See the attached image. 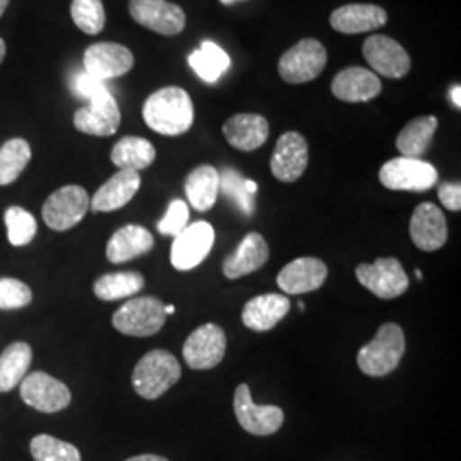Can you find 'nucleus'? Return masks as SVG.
Instances as JSON below:
<instances>
[{
    "label": "nucleus",
    "mask_w": 461,
    "mask_h": 461,
    "mask_svg": "<svg viewBox=\"0 0 461 461\" xmlns=\"http://www.w3.org/2000/svg\"><path fill=\"white\" fill-rule=\"evenodd\" d=\"M144 122L154 132L176 137L194 125V103L182 87H163L149 96L142 110Z\"/></svg>",
    "instance_id": "f257e3e1"
},
{
    "label": "nucleus",
    "mask_w": 461,
    "mask_h": 461,
    "mask_svg": "<svg viewBox=\"0 0 461 461\" xmlns=\"http://www.w3.org/2000/svg\"><path fill=\"white\" fill-rule=\"evenodd\" d=\"M182 378L178 359L163 348L148 352L133 369L132 384L135 393L146 400H158Z\"/></svg>",
    "instance_id": "f03ea898"
},
{
    "label": "nucleus",
    "mask_w": 461,
    "mask_h": 461,
    "mask_svg": "<svg viewBox=\"0 0 461 461\" xmlns=\"http://www.w3.org/2000/svg\"><path fill=\"white\" fill-rule=\"evenodd\" d=\"M405 352L403 330L384 323L376 337L357 352V366L366 376L381 378L393 373Z\"/></svg>",
    "instance_id": "7ed1b4c3"
},
{
    "label": "nucleus",
    "mask_w": 461,
    "mask_h": 461,
    "mask_svg": "<svg viewBox=\"0 0 461 461\" xmlns=\"http://www.w3.org/2000/svg\"><path fill=\"white\" fill-rule=\"evenodd\" d=\"M165 304L158 297H135L116 310L112 323L120 333L131 337L156 335L166 323Z\"/></svg>",
    "instance_id": "20e7f679"
},
{
    "label": "nucleus",
    "mask_w": 461,
    "mask_h": 461,
    "mask_svg": "<svg viewBox=\"0 0 461 461\" xmlns=\"http://www.w3.org/2000/svg\"><path fill=\"white\" fill-rule=\"evenodd\" d=\"M438 169L413 158H395L381 166L379 182L395 192H428L438 183Z\"/></svg>",
    "instance_id": "39448f33"
},
{
    "label": "nucleus",
    "mask_w": 461,
    "mask_h": 461,
    "mask_svg": "<svg viewBox=\"0 0 461 461\" xmlns=\"http://www.w3.org/2000/svg\"><path fill=\"white\" fill-rule=\"evenodd\" d=\"M327 60L325 47L318 40L304 38L280 57V77L287 84L310 83L323 72Z\"/></svg>",
    "instance_id": "423d86ee"
},
{
    "label": "nucleus",
    "mask_w": 461,
    "mask_h": 461,
    "mask_svg": "<svg viewBox=\"0 0 461 461\" xmlns=\"http://www.w3.org/2000/svg\"><path fill=\"white\" fill-rule=\"evenodd\" d=\"M89 195L83 186L67 185L53 192L43 205V221L53 230H67L77 226L89 211Z\"/></svg>",
    "instance_id": "0eeeda50"
},
{
    "label": "nucleus",
    "mask_w": 461,
    "mask_h": 461,
    "mask_svg": "<svg viewBox=\"0 0 461 461\" xmlns=\"http://www.w3.org/2000/svg\"><path fill=\"white\" fill-rule=\"evenodd\" d=\"M356 277L379 299H395L409 289V276L396 258H378L375 264H361Z\"/></svg>",
    "instance_id": "6e6552de"
},
{
    "label": "nucleus",
    "mask_w": 461,
    "mask_h": 461,
    "mask_svg": "<svg viewBox=\"0 0 461 461\" xmlns=\"http://www.w3.org/2000/svg\"><path fill=\"white\" fill-rule=\"evenodd\" d=\"M226 333L215 323H205L190 333L183 346V359L188 367L205 371L224 359Z\"/></svg>",
    "instance_id": "1a4fd4ad"
},
{
    "label": "nucleus",
    "mask_w": 461,
    "mask_h": 461,
    "mask_svg": "<svg viewBox=\"0 0 461 461\" xmlns=\"http://www.w3.org/2000/svg\"><path fill=\"white\" fill-rule=\"evenodd\" d=\"M21 398L38 412L55 413L70 405L72 395L62 381L43 371H34L21 381Z\"/></svg>",
    "instance_id": "9d476101"
},
{
    "label": "nucleus",
    "mask_w": 461,
    "mask_h": 461,
    "mask_svg": "<svg viewBox=\"0 0 461 461\" xmlns=\"http://www.w3.org/2000/svg\"><path fill=\"white\" fill-rule=\"evenodd\" d=\"M232 407L240 426L253 436L276 434L284 424L282 409L276 405H257L247 383L236 388Z\"/></svg>",
    "instance_id": "9b49d317"
},
{
    "label": "nucleus",
    "mask_w": 461,
    "mask_h": 461,
    "mask_svg": "<svg viewBox=\"0 0 461 461\" xmlns=\"http://www.w3.org/2000/svg\"><path fill=\"white\" fill-rule=\"evenodd\" d=\"M214 240V228L205 221L186 226L178 236H175L171 265L182 272L195 268L209 257Z\"/></svg>",
    "instance_id": "f8f14e48"
},
{
    "label": "nucleus",
    "mask_w": 461,
    "mask_h": 461,
    "mask_svg": "<svg viewBox=\"0 0 461 461\" xmlns=\"http://www.w3.org/2000/svg\"><path fill=\"white\" fill-rule=\"evenodd\" d=\"M363 55L366 62L373 67V70L388 79H400L407 76L412 67L407 50L396 40L384 34L369 36L364 41Z\"/></svg>",
    "instance_id": "ddd939ff"
},
{
    "label": "nucleus",
    "mask_w": 461,
    "mask_h": 461,
    "mask_svg": "<svg viewBox=\"0 0 461 461\" xmlns=\"http://www.w3.org/2000/svg\"><path fill=\"white\" fill-rule=\"evenodd\" d=\"M122 113L113 95L103 89L74 115V125L79 132L96 137H110L118 131Z\"/></svg>",
    "instance_id": "4468645a"
},
{
    "label": "nucleus",
    "mask_w": 461,
    "mask_h": 461,
    "mask_svg": "<svg viewBox=\"0 0 461 461\" xmlns=\"http://www.w3.org/2000/svg\"><path fill=\"white\" fill-rule=\"evenodd\" d=\"M131 16L154 33L175 36L185 30L186 17L182 7L167 0H131Z\"/></svg>",
    "instance_id": "2eb2a0df"
},
{
    "label": "nucleus",
    "mask_w": 461,
    "mask_h": 461,
    "mask_svg": "<svg viewBox=\"0 0 461 461\" xmlns=\"http://www.w3.org/2000/svg\"><path fill=\"white\" fill-rule=\"evenodd\" d=\"M308 167V142L297 132L280 135L272 159V175L284 183H294L304 175Z\"/></svg>",
    "instance_id": "dca6fc26"
},
{
    "label": "nucleus",
    "mask_w": 461,
    "mask_h": 461,
    "mask_svg": "<svg viewBox=\"0 0 461 461\" xmlns=\"http://www.w3.org/2000/svg\"><path fill=\"white\" fill-rule=\"evenodd\" d=\"M132 67V51L118 43H95L84 53V70L101 83L127 74Z\"/></svg>",
    "instance_id": "f3484780"
},
{
    "label": "nucleus",
    "mask_w": 461,
    "mask_h": 461,
    "mask_svg": "<svg viewBox=\"0 0 461 461\" xmlns=\"http://www.w3.org/2000/svg\"><path fill=\"white\" fill-rule=\"evenodd\" d=\"M329 268L318 258L304 257L285 265L277 276V285L291 296L313 293L327 280Z\"/></svg>",
    "instance_id": "a211bd4d"
},
{
    "label": "nucleus",
    "mask_w": 461,
    "mask_h": 461,
    "mask_svg": "<svg viewBox=\"0 0 461 461\" xmlns=\"http://www.w3.org/2000/svg\"><path fill=\"white\" fill-rule=\"evenodd\" d=\"M411 238L413 245L422 251H436L447 241V224L443 211L424 202L413 211L411 219Z\"/></svg>",
    "instance_id": "6ab92c4d"
},
{
    "label": "nucleus",
    "mask_w": 461,
    "mask_h": 461,
    "mask_svg": "<svg viewBox=\"0 0 461 461\" xmlns=\"http://www.w3.org/2000/svg\"><path fill=\"white\" fill-rule=\"evenodd\" d=\"M388 21L383 7L375 4H348L335 9L330 16V24L335 32L344 34H359L378 30Z\"/></svg>",
    "instance_id": "aec40b11"
},
{
    "label": "nucleus",
    "mask_w": 461,
    "mask_h": 461,
    "mask_svg": "<svg viewBox=\"0 0 461 461\" xmlns=\"http://www.w3.org/2000/svg\"><path fill=\"white\" fill-rule=\"evenodd\" d=\"M331 93L335 98L346 103H366L381 93V81L373 70L348 67L335 76Z\"/></svg>",
    "instance_id": "412c9836"
},
{
    "label": "nucleus",
    "mask_w": 461,
    "mask_h": 461,
    "mask_svg": "<svg viewBox=\"0 0 461 461\" xmlns=\"http://www.w3.org/2000/svg\"><path fill=\"white\" fill-rule=\"evenodd\" d=\"M268 255H270V249L264 236L260 232H249L241 240V243L234 249V253L224 260L222 272L228 279H241L245 276L260 270L267 264Z\"/></svg>",
    "instance_id": "4be33fe9"
},
{
    "label": "nucleus",
    "mask_w": 461,
    "mask_h": 461,
    "mask_svg": "<svg viewBox=\"0 0 461 461\" xmlns=\"http://www.w3.org/2000/svg\"><path fill=\"white\" fill-rule=\"evenodd\" d=\"M140 175L132 169H120L104 183L89 203L95 212H113L125 207L140 188Z\"/></svg>",
    "instance_id": "5701e85b"
},
{
    "label": "nucleus",
    "mask_w": 461,
    "mask_h": 461,
    "mask_svg": "<svg viewBox=\"0 0 461 461\" xmlns=\"http://www.w3.org/2000/svg\"><path fill=\"white\" fill-rule=\"evenodd\" d=\"M224 137L230 146L245 152L262 148L268 139V122L265 116L255 113H240L230 116L224 123Z\"/></svg>",
    "instance_id": "b1692460"
},
{
    "label": "nucleus",
    "mask_w": 461,
    "mask_h": 461,
    "mask_svg": "<svg viewBox=\"0 0 461 461\" xmlns=\"http://www.w3.org/2000/svg\"><path fill=\"white\" fill-rule=\"evenodd\" d=\"M289 310V297L282 294H262L248 301L243 308L241 320L247 329L253 331H268L285 318Z\"/></svg>",
    "instance_id": "393cba45"
},
{
    "label": "nucleus",
    "mask_w": 461,
    "mask_h": 461,
    "mask_svg": "<svg viewBox=\"0 0 461 461\" xmlns=\"http://www.w3.org/2000/svg\"><path fill=\"white\" fill-rule=\"evenodd\" d=\"M152 248L154 236L150 234V230L137 224H129L120 228L110 238L106 247V258L112 264H123L146 255Z\"/></svg>",
    "instance_id": "a878e982"
},
{
    "label": "nucleus",
    "mask_w": 461,
    "mask_h": 461,
    "mask_svg": "<svg viewBox=\"0 0 461 461\" xmlns=\"http://www.w3.org/2000/svg\"><path fill=\"white\" fill-rule=\"evenodd\" d=\"M185 194L198 212L211 211L219 197V171L214 166H198L186 176Z\"/></svg>",
    "instance_id": "bb28decb"
},
{
    "label": "nucleus",
    "mask_w": 461,
    "mask_h": 461,
    "mask_svg": "<svg viewBox=\"0 0 461 461\" xmlns=\"http://www.w3.org/2000/svg\"><path fill=\"white\" fill-rule=\"evenodd\" d=\"M436 116H419L411 120L396 137V149L403 158L420 159L430 148L432 137L438 131Z\"/></svg>",
    "instance_id": "cd10ccee"
},
{
    "label": "nucleus",
    "mask_w": 461,
    "mask_h": 461,
    "mask_svg": "<svg viewBox=\"0 0 461 461\" xmlns=\"http://www.w3.org/2000/svg\"><path fill=\"white\" fill-rule=\"evenodd\" d=\"M33 350L24 342H14L0 354V393H7L26 378Z\"/></svg>",
    "instance_id": "c85d7f7f"
},
{
    "label": "nucleus",
    "mask_w": 461,
    "mask_h": 461,
    "mask_svg": "<svg viewBox=\"0 0 461 461\" xmlns=\"http://www.w3.org/2000/svg\"><path fill=\"white\" fill-rule=\"evenodd\" d=\"M156 159V149L142 137H123L112 150V161L120 169L140 171L146 169Z\"/></svg>",
    "instance_id": "c756f323"
},
{
    "label": "nucleus",
    "mask_w": 461,
    "mask_h": 461,
    "mask_svg": "<svg viewBox=\"0 0 461 461\" xmlns=\"http://www.w3.org/2000/svg\"><path fill=\"white\" fill-rule=\"evenodd\" d=\"M188 62L205 83H215L230 66V55L214 41H203L202 47L188 57Z\"/></svg>",
    "instance_id": "7c9ffc66"
},
{
    "label": "nucleus",
    "mask_w": 461,
    "mask_h": 461,
    "mask_svg": "<svg viewBox=\"0 0 461 461\" xmlns=\"http://www.w3.org/2000/svg\"><path fill=\"white\" fill-rule=\"evenodd\" d=\"M258 186L257 183L243 178V175L236 169L226 167L219 173V192H222L230 202L245 215L255 212V194Z\"/></svg>",
    "instance_id": "2f4dec72"
},
{
    "label": "nucleus",
    "mask_w": 461,
    "mask_h": 461,
    "mask_svg": "<svg viewBox=\"0 0 461 461\" xmlns=\"http://www.w3.org/2000/svg\"><path fill=\"white\" fill-rule=\"evenodd\" d=\"M144 284V277L139 272L106 274L95 282V294L101 301H118L135 296L142 291Z\"/></svg>",
    "instance_id": "473e14b6"
},
{
    "label": "nucleus",
    "mask_w": 461,
    "mask_h": 461,
    "mask_svg": "<svg viewBox=\"0 0 461 461\" xmlns=\"http://www.w3.org/2000/svg\"><path fill=\"white\" fill-rule=\"evenodd\" d=\"M32 159V148L24 139H11L0 148V186L16 182Z\"/></svg>",
    "instance_id": "72a5a7b5"
},
{
    "label": "nucleus",
    "mask_w": 461,
    "mask_h": 461,
    "mask_svg": "<svg viewBox=\"0 0 461 461\" xmlns=\"http://www.w3.org/2000/svg\"><path fill=\"white\" fill-rule=\"evenodd\" d=\"M30 449L34 461H81V453L76 446L49 434L34 436Z\"/></svg>",
    "instance_id": "f704fd0d"
},
{
    "label": "nucleus",
    "mask_w": 461,
    "mask_h": 461,
    "mask_svg": "<svg viewBox=\"0 0 461 461\" xmlns=\"http://www.w3.org/2000/svg\"><path fill=\"white\" fill-rule=\"evenodd\" d=\"M5 228H7V238L13 247H26L33 241L34 234L38 230L36 219L33 214L24 211L23 207H9L4 214Z\"/></svg>",
    "instance_id": "c9c22d12"
},
{
    "label": "nucleus",
    "mask_w": 461,
    "mask_h": 461,
    "mask_svg": "<svg viewBox=\"0 0 461 461\" xmlns=\"http://www.w3.org/2000/svg\"><path fill=\"white\" fill-rule=\"evenodd\" d=\"M70 14L76 26L86 34L101 33L106 23V14L101 0H74Z\"/></svg>",
    "instance_id": "e433bc0d"
},
{
    "label": "nucleus",
    "mask_w": 461,
    "mask_h": 461,
    "mask_svg": "<svg viewBox=\"0 0 461 461\" xmlns=\"http://www.w3.org/2000/svg\"><path fill=\"white\" fill-rule=\"evenodd\" d=\"M32 289L21 280L0 279V310H19L32 303Z\"/></svg>",
    "instance_id": "4c0bfd02"
},
{
    "label": "nucleus",
    "mask_w": 461,
    "mask_h": 461,
    "mask_svg": "<svg viewBox=\"0 0 461 461\" xmlns=\"http://www.w3.org/2000/svg\"><path fill=\"white\" fill-rule=\"evenodd\" d=\"M190 211L183 200H173L165 217L158 222V230L163 236H178L188 224Z\"/></svg>",
    "instance_id": "58836bf2"
},
{
    "label": "nucleus",
    "mask_w": 461,
    "mask_h": 461,
    "mask_svg": "<svg viewBox=\"0 0 461 461\" xmlns=\"http://www.w3.org/2000/svg\"><path fill=\"white\" fill-rule=\"evenodd\" d=\"M72 89H74V93H76L77 96H81V98L89 101V99L95 98L98 93H101L103 89H106V86H104V83L98 81L96 77L89 76V74L84 70V72L76 74V77L72 79Z\"/></svg>",
    "instance_id": "ea45409f"
},
{
    "label": "nucleus",
    "mask_w": 461,
    "mask_h": 461,
    "mask_svg": "<svg viewBox=\"0 0 461 461\" xmlns=\"http://www.w3.org/2000/svg\"><path fill=\"white\" fill-rule=\"evenodd\" d=\"M438 197L447 211L460 212L461 211V185L460 183H443L438 190Z\"/></svg>",
    "instance_id": "a19ab883"
},
{
    "label": "nucleus",
    "mask_w": 461,
    "mask_h": 461,
    "mask_svg": "<svg viewBox=\"0 0 461 461\" xmlns=\"http://www.w3.org/2000/svg\"><path fill=\"white\" fill-rule=\"evenodd\" d=\"M125 461H167L165 456H159V455H139V456H132L129 460Z\"/></svg>",
    "instance_id": "79ce46f5"
},
{
    "label": "nucleus",
    "mask_w": 461,
    "mask_h": 461,
    "mask_svg": "<svg viewBox=\"0 0 461 461\" xmlns=\"http://www.w3.org/2000/svg\"><path fill=\"white\" fill-rule=\"evenodd\" d=\"M451 99H453V103L456 104V108H460L461 106V87L460 86H455L453 89H451Z\"/></svg>",
    "instance_id": "37998d69"
},
{
    "label": "nucleus",
    "mask_w": 461,
    "mask_h": 461,
    "mask_svg": "<svg viewBox=\"0 0 461 461\" xmlns=\"http://www.w3.org/2000/svg\"><path fill=\"white\" fill-rule=\"evenodd\" d=\"M4 59H5V43H4V40L0 38V64L4 62Z\"/></svg>",
    "instance_id": "c03bdc74"
},
{
    "label": "nucleus",
    "mask_w": 461,
    "mask_h": 461,
    "mask_svg": "<svg viewBox=\"0 0 461 461\" xmlns=\"http://www.w3.org/2000/svg\"><path fill=\"white\" fill-rule=\"evenodd\" d=\"M7 5H9V0H0V17L4 16Z\"/></svg>",
    "instance_id": "a18cd8bd"
},
{
    "label": "nucleus",
    "mask_w": 461,
    "mask_h": 461,
    "mask_svg": "<svg viewBox=\"0 0 461 461\" xmlns=\"http://www.w3.org/2000/svg\"><path fill=\"white\" fill-rule=\"evenodd\" d=\"M175 310H176V308H175V306H173V304H167V306H165V313L166 314H173V313H175Z\"/></svg>",
    "instance_id": "49530a36"
},
{
    "label": "nucleus",
    "mask_w": 461,
    "mask_h": 461,
    "mask_svg": "<svg viewBox=\"0 0 461 461\" xmlns=\"http://www.w3.org/2000/svg\"><path fill=\"white\" fill-rule=\"evenodd\" d=\"M222 5H232V4H236V2H241V0H219Z\"/></svg>",
    "instance_id": "de8ad7c7"
},
{
    "label": "nucleus",
    "mask_w": 461,
    "mask_h": 461,
    "mask_svg": "<svg viewBox=\"0 0 461 461\" xmlns=\"http://www.w3.org/2000/svg\"><path fill=\"white\" fill-rule=\"evenodd\" d=\"M415 276H417V279L422 280V272H420V270H419V268H417V270H415Z\"/></svg>",
    "instance_id": "09e8293b"
}]
</instances>
